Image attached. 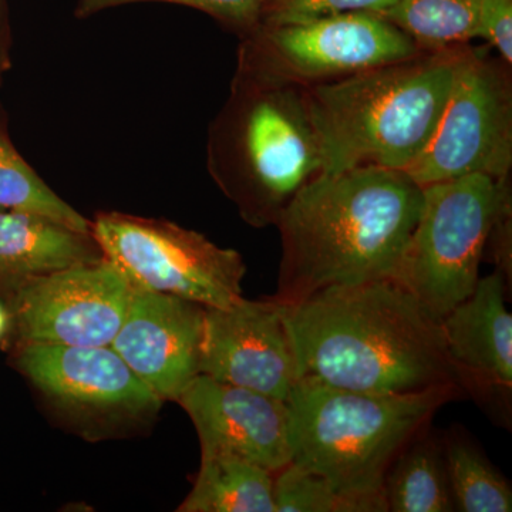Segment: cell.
Returning <instances> with one entry per match:
<instances>
[{"label": "cell", "mask_w": 512, "mask_h": 512, "mask_svg": "<svg viewBox=\"0 0 512 512\" xmlns=\"http://www.w3.org/2000/svg\"><path fill=\"white\" fill-rule=\"evenodd\" d=\"M298 377L357 392L409 393L463 382L440 322L393 279L323 289L285 305Z\"/></svg>", "instance_id": "cell-1"}, {"label": "cell", "mask_w": 512, "mask_h": 512, "mask_svg": "<svg viewBox=\"0 0 512 512\" xmlns=\"http://www.w3.org/2000/svg\"><path fill=\"white\" fill-rule=\"evenodd\" d=\"M423 208V187L409 174L359 167L322 174L276 222L285 305L332 286L393 279Z\"/></svg>", "instance_id": "cell-2"}, {"label": "cell", "mask_w": 512, "mask_h": 512, "mask_svg": "<svg viewBox=\"0 0 512 512\" xmlns=\"http://www.w3.org/2000/svg\"><path fill=\"white\" fill-rule=\"evenodd\" d=\"M464 46L423 50L306 87L323 174L359 167L406 171L436 131Z\"/></svg>", "instance_id": "cell-3"}, {"label": "cell", "mask_w": 512, "mask_h": 512, "mask_svg": "<svg viewBox=\"0 0 512 512\" xmlns=\"http://www.w3.org/2000/svg\"><path fill=\"white\" fill-rule=\"evenodd\" d=\"M460 386L373 393L302 377L289 393L291 463L386 512L387 471Z\"/></svg>", "instance_id": "cell-4"}, {"label": "cell", "mask_w": 512, "mask_h": 512, "mask_svg": "<svg viewBox=\"0 0 512 512\" xmlns=\"http://www.w3.org/2000/svg\"><path fill=\"white\" fill-rule=\"evenodd\" d=\"M221 183L255 227L282 212L325 173L305 87L238 73L217 138Z\"/></svg>", "instance_id": "cell-5"}, {"label": "cell", "mask_w": 512, "mask_h": 512, "mask_svg": "<svg viewBox=\"0 0 512 512\" xmlns=\"http://www.w3.org/2000/svg\"><path fill=\"white\" fill-rule=\"evenodd\" d=\"M510 178L476 174L423 187L420 218L393 281L437 322L476 289L495 214L511 195Z\"/></svg>", "instance_id": "cell-6"}, {"label": "cell", "mask_w": 512, "mask_h": 512, "mask_svg": "<svg viewBox=\"0 0 512 512\" xmlns=\"http://www.w3.org/2000/svg\"><path fill=\"white\" fill-rule=\"evenodd\" d=\"M511 168V64L488 47L468 43L436 131L404 173L427 187L476 174L505 180Z\"/></svg>", "instance_id": "cell-7"}, {"label": "cell", "mask_w": 512, "mask_h": 512, "mask_svg": "<svg viewBox=\"0 0 512 512\" xmlns=\"http://www.w3.org/2000/svg\"><path fill=\"white\" fill-rule=\"evenodd\" d=\"M104 258L134 288L177 296L205 308H227L242 298L247 265L239 252L218 247L174 222L120 212L92 224Z\"/></svg>", "instance_id": "cell-8"}, {"label": "cell", "mask_w": 512, "mask_h": 512, "mask_svg": "<svg viewBox=\"0 0 512 512\" xmlns=\"http://www.w3.org/2000/svg\"><path fill=\"white\" fill-rule=\"evenodd\" d=\"M244 39L239 73L305 89L423 52L390 20L367 12L261 26Z\"/></svg>", "instance_id": "cell-9"}, {"label": "cell", "mask_w": 512, "mask_h": 512, "mask_svg": "<svg viewBox=\"0 0 512 512\" xmlns=\"http://www.w3.org/2000/svg\"><path fill=\"white\" fill-rule=\"evenodd\" d=\"M130 295V282L103 256L35 279L6 301L19 343L110 346Z\"/></svg>", "instance_id": "cell-10"}, {"label": "cell", "mask_w": 512, "mask_h": 512, "mask_svg": "<svg viewBox=\"0 0 512 512\" xmlns=\"http://www.w3.org/2000/svg\"><path fill=\"white\" fill-rule=\"evenodd\" d=\"M200 375L286 402L299 377L285 303L272 296L205 308Z\"/></svg>", "instance_id": "cell-11"}, {"label": "cell", "mask_w": 512, "mask_h": 512, "mask_svg": "<svg viewBox=\"0 0 512 512\" xmlns=\"http://www.w3.org/2000/svg\"><path fill=\"white\" fill-rule=\"evenodd\" d=\"M16 365L53 403L84 416L138 417L163 400L111 346L19 343Z\"/></svg>", "instance_id": "cell-12"}, {"label": "cell", "mask_w": 512, "mask_h": 512, "mask_svg": "<svg viewBox=\"0 0 512 512\" xmlns=\"http://www.w3.org/2000/svg\"><path fill=\"white\" fill-rule=\"evenodd\" d=\"M204 315L200 303L131 286L126 316L110 346L163 402H177L200 375Z\"/></svg>", "instance_id": "cell-13"}, {"label": "cell", "mask_w": 512, "mask_h": 512, "mask_svg": "<svg viewBox=\"0 0 512 512\" xmlns=\"http://www.w3.org/2000/svg\"><path fill=\"white\" fill-rule=\"evenodd\" d=\"M177 402L194 423L201 453L244 458L274 474L291 463L284 400L198 375Z\"/></svg>", "instance_id": "cell-14"}, {"label": "cell", "mask_w": 512, "mask_h": 512, "mask_svg": "<svg viewBox=\"0 0 512 512\" xmlns=\"http://www.w3.org/2000/svg\"><path fill=\"white\" fill-rule=\"evenodd\" d=\"M507 282L497 269L478 279L466 301L440 320V329L447 355L464 380L470 375L510 392L512 316L505 305Z\"/></svg>", "instance_id": "cell-15"}, {"label": "cell", "mask_w": 512, "mask_h": 512, "mask_svg": "<svg viewBox=\"0 0 512 512\" xmlns=\"http://www.w3.org/2000/svg\"><path fill=\"white\" fill-rule=\"evenodd\" d=\"M92 234L29 211H0V296L72 266L100 261Z\"/></svg>", "instance_id": "cell-16"}, {"label": "cell", "mask_w": 512, "mask_h": 512, "mask_svg": "<svg viewBox=\"0 0 512 512\" xmlns=\"http://www.w3.org/2000/svg\"><path fill=\"white\" fill-rule=\"evenodd\" d=\"M275 474L229 454L201 453V467L180 512H275Z\"/></svg>", "instance_id": "cell-17"}, {"label": "cell", "mask_w": 512, "mask_h": 512, "mask_svg": "<svg viewBox=\"0 0 512 512\" xmlns=\"http://www.w3.org/2000/svg\"><path fill=\"white\" fill-rule=\"evenodd\" d=\"M387 511H454L446 461L427 440L412 441L387 471L383 484Z\"/></svg>", "instance_id": "cell-18"}, {"label": "cell", "mask_w": 512, "mask_h": 512, "mask_svg": "<svg viewBox=\"0 0 512 512\" xmlns=\"http://www.w3.org/2000/svg\"><path fill=\"white\" fill-rule=\"evenodd\" d=\"M481 0H397L384 18L412 37L421 50L468 45L477 37Z\"/></svg>", "instance_id": "cell-19"}, {"label": "cell", "mask_w": 512, "mask_h": 512, "mask_svg": "<svg viewBox=\"0 0 512 512\" xmlns=\"http://www.w3.org/2000/svg\"><path fill=\"white\" fill-rule=\"evenodd\" d=\"M0 211H29L92 234V222L50 190L0 133Z\"/></svg>", "instance_id": "cell-20"}, {"label": "cell", "mask_w": 512, "mask_h": 512, "mask_svg": "<svg viewBox=\"0 0 512 512\" xmlns=\"http://www.w3.org/2000/svg\"><path fill=\"white\" fill-rule=\"evenodd\" d=\"M444 461L456 510L512 511L510 484L473 447L454 441L448 446Z\"/></svg>", "instance_id": "cell-21"}, {"label": "cell", "mask_w": 512, "mask_h": 512, "mask_svg": "<svg viewBox=\"0 0 512 512\" xmlns=\"http://www.w3.org/2000/svg\"><path fill=\"white\" fill-rule=\"evenodd\" d=\"M274 501L275 512H380L372 501L342 493L293 463L275 474Z\"/></svg>", "instance_id": "cell-22"}, {"label": "cell", "mask_w": 512, "mask_h": 512, "mask_svg": "<svg viewBox=\"0 0 512 512\" xmlns=\"http://www.w3.org/2000/svg\"><path fill=\"white\" fill-rule=\"evenodd\" d=\"M140 2H164L190 6L237 30L239 35L247 37L259 28L266 0H80L76 16L87 18L101 10Z\"/></svg>", "instance_id": "cell-23"}, {"label": "cell", "mask_w": 512, "mask_h": 512, "mask_svg": "<svg viewBox=\"0 0 512 512\" xmlns=\"http://www.w3.org/2000/svg\"><path fill=\"white\" fill-rule=\"evenodd\" d=\"M396 3L397 0H266L259 28L311 22L343 13L384 15Z\"/></svg>", "instance_id": "cell-24"}, {"label": "cell", "mask_w": 512, "mask_h": 512, "mask_svg": "<svg viewBox=\"0 0 512 512\" xmlns=\"http://www.w3.org/2000/svg\"><path fill=\"white\" fill-rule=\"evenodd\" d=\"M477 37L512 64V0H481Z\"/></svg>", "instance_id": "cell-25"}, {"label": "cell", "mask_w": 512, "mask_h": 512, "mask_svg": "<svg viewBox=\"0 0 512 512\" xmlns=\"http://www.w3.org/2000/svg\"><path fill=\"white\" fill-rule=\"evenodd\" d=\"M490 252L491 261L497 271L505 276L508 284L512 278V198L508 195L495 214L485 251Z\"/></svg>", "instance_id": "cell-26"}, {"label": "cell", "mask_w": 512, "mask_h": 512, "mask_svg": "<svg viewBox=\"0 0 512 512\" xmlns=\"http://www.w3.org/2000/svg\"><path fill=\"white\" fill-rule=\"evenodd\" d=\"M10 322L9 312L3 308L2 303H0V338L5 335L6 329H8Z\"/></svg>", "instance_id": "cell-27"}]
</instances>
